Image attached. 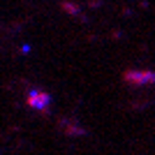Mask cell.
I'll use <instances>...</instances> for the list:
<instances>
[{
	"mask_svg": "<svg viewBox=\"0 0 155 155\" xmlns=\"http://www.w3.org/2000/svg\"><path fill=\"white\" fill-rule=\"evenodd\" d=\"M26 104L32 111H39V114H46L49 107H51V95L46 91H39V88H32L26 97Z\"/></svg>",
	"mask_w": 155,
	"mask_h": 155,
	"instance_id": "cell-1",
	"label": "cell"
},
{
	"mask_svg": "<svg viewBox=\"0 0 155 155\" xmlns=\"http://www.w3.org/2000/svg\"><path fill=\"white\" fill-rule=\"evenodd\" d=\"M137 74H139V77H132V74L127 72L125 79L132 81V84H137V86H139V84H153V81H155V74H153V72H137Z\"/></svg>",
	"mask_w": 155,
	"mask_h": 155,
	"instance_id": "cell-2",
	"label": "cell"
}]
</instances>
